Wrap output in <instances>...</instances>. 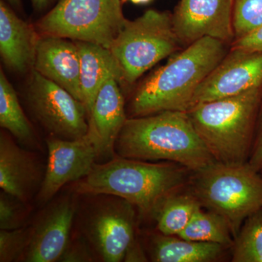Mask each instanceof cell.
Instances as JSON below:
<instances>
[{
  "mask_svg": "<svg viewBox=\"0 0 262 262\" xmlns=\"http://www.w3.org/2000/svg\"><path fill=\"white\" fill-rule=\"evenodd\" d=\"M227 53L226 43L213 38L204 37L189 45L139 85L131 103L133 115L187 113L198 88Z\"/></svg>",
  "mask_w": 262,
  "mask_h": 262,
  "instance_id": "6da1fadb",
  "label": "cell"
},
{
  "mask_svg": "<svg viewBox=\"0 0 262 262\" xmlns=\"http://www.w3.org/2000/svg\"><path fill=\"white\" fill-rule=\"evenodd\" d=\"M115 149L122 158L168 160L194 172L217 163L185 112L127 119Z\"/></svg>",
  "mask_w": 262,
  "mask_h": 262,
  "instance_id": "7a4b0ae2",
  "label": "cell"
},
{
  "mask_svg": "<svg viewBox=\"0 0 262 262\" xmlns=\"http://www.w3.org/2000/svg\"><path fill=\"white\" fill-rule=\"evenodd\" d=\"M186 169L119 156L107 163L95 165L89 175L80 179L77 191L85 194L118 196L143 211H155L184 184Z\"/></svg>",
  "mask_w": 262,
  "mask_h": 262,
  "instance_id": "3957f363",
  "label": "cell"
},
{
  "mask_svg": "<svg viewBox=\"0 0 262 262\" xmlns=\"http://www.w3.org/2000/svg\"><path fill=\"white\" fill-rule=\"evenodd\" d=\"M261 89L196 103L187 112L193 126L217 163H246Z\"/></svg>",
  "mask_w": 262,
  "mask_h": 262,
  "instance_id": "277c9868",
  "label": "cell"
},
{
  "mask_svg": "<svg viewBox=\"0 0 262 262\" xmlns=\"http://www.w3.org/2000/svg\"><path fill=\"white\" fill-rule=\"evenodd\" d=\"M195 173L194 196L229 222L234 237L248 216L261 211L262 175L247 163H214Z\"/></svg>",
  "mask_w": 262,
  "mask_h": 262,
  "instance_id": "5b68a950",
  "label": "cell"
},
{
  "mask_svg": "<svg viewBox=\"0 0 262 262\" xmlns=\"http://www.w3.org/2000/svg\"><path fill=\"white\" fill-rule=\"evenodd\" d=\"M180 44L172 15L149 10L135 20H127L110 49L121 69L123 82L131 84L175 53Z\"/></svg>",
  "mask_w": 262,
  "mask_h": 262,
  "instance_id": "8992f818",
  "label": "cell"
},
{
  "mask_svg": "<svg viewBox=\"0 0 262 262\" xmlns=\"http://www.w3.org/2000/svg\"><path fill=\"white\" fill-rule=\"evenodd\" d=\"M126 21L121 0H60L38 27L44 35L110 49Z\"/></svg>",
  "mask_w": 262,
  "mask_h": 262,
  "instance_id": "52a82bcc",
  "label": "cell"
},
{
  "mask_svg": "<svg viewBox=\"0 0 262 262\" xmlns=\"http://www.w3.org/2000/svg\"><path fill=\"white\" fill-rule=\"evenodd\" d=\"M27 101L51 136L76 140L87 134L89 114L83 103L34 70L29 79Z\"/></svg>",
  "mask_w": 262,
  "mask_h": 262,
  "instance_id": "ba28073f",
  "label": "cell"
},
{
  "mask_svg": "<svg viewBox=\"0 0 262 262\" xmlns=\"http://www.w3.org/2000/svg\"><path fill=\"white\" fill-rule=\"evenodd\" d=\"M234 0H180L172 15L181 44L211 37L226 43L234 40Z\"/></svg>",
  "mask_w": 262,
  "mask_h": 262,
  "instance_id": "9c48e42d",
  "label": "cell"
},
{
  "mask_svg": "<svg viewBox=\"0 0 262 262\" xmlns=\"http://www.w3.org/2000/svg\"><path fill=\"white\" fill-rule=\"evenodd\" d=\"M261 88L262 53L231 48L198 88L193 106Z\"/></svg>",
  "mask_w": 262,
  "mask_h": 262,
  "instance_id": "30bf717a",
  "label": "cell"
},
{
  "mask_svg": "<svg viewBox=\"0 0 262 262\" xmlns=\"http://www.w3.org/2000/svg\"><path fill=\"white\" fill-rule=\"evenodd\" d=\"M47 146V167L38 193V201L42 204L51 201L66 184L89 175L98 158L96 148L86 135L76 140L51 136Z\"/></svg>",
  "mask_w": 262,
  "mask_h": 262,
  "instance_id": "8fae6325",
  "label": "cell"
},
{
  "mask_svg": "<svg viewBox=\"0 0 262 262\" xmlns=\"http://www.w3.org/2000/svg\"><path fill=\"white\" fill-rule=\"evenodd\" d=\"M131 206L125 200L112 203L99 210L90 222V237L104 261H122L134 243V211Z\"/></svg>",
  "mask_w": 262,
  "mask_h": 262,
  "instance_id": "7c38bea8",
  "label": "cell"
},
{
  "mask_svg": "<svg viewBox=\"0 0 262 262\" xmlns=\"http://www.w3.org/2000/svg\"><path fill=\"white\" fill-rule=\"evenodd\" d=\"M75 213V203L71 198H65L52 206L30 230L22 259L27 262L58 261L70 244Z\"/></svg>",
  "mask_w": 262,
  "mask_h": 262,
  "instance_id": "4fadbf2b",
  "label": "cell"
},
{
  "mask_svg": "<svg viewBox=\"0 0 262 262\" xmlns=\"http://www.w3.org/2000/svg\"><path fill=\"white\" fill-rule=\"evenodd\" d=\"M33 67L82 103L80 58L75 41L53 36L39 38Z\"/></svg>",
  "mask_w": 262,
  "mask_h": 262,
  "instance_id": "5bb4252c",
  "label": "cell"
},
{
  "mask_svg": "<svg viewBox=\"0 0 262 262\" xmlns=\"http://www.w3.org/2000/svg\"><path fill=\"white\" fill-rule=\"evenodd\" d=\"M119 84L115 78L103 84L89 116L86 136L96 148L98 158L113 156L117 138L127 120Z\"/></svg>",
  "mask_w": 262,
  "mask_h": 262,
  "instance_id": "9a60e30c",
  "label": "cell"
},
{
  "mask_svg": "<svg viewBox=\"0 0 262 262\" xmlns=\"http://www.w3.org/2000/svg\"><path fill=\"white\" fill-rule=\"evenodd\" d=\"M38 39L32 26L0 2V54L6 67L23 73L34 67Z\"/></svg>",
  "mask_w": 262,
  "mask_h": 262,
  "instance_id": "2e32d148",
  "label": "cell"
},
{
  "mask_svg": "<svg viewBox=\"0 0 262 262\" xmlns=\"http://www.w3.org/2000/svg\"><path fill=\"white\" fill-rule=\"evenodd\" d=\"M40 169L32 154L17 145L9 136H0V187L10 196L24 201L40 179Z\"/></svg>",
  "mask_w": 262,
  "mask_h": 262,
  "instance_id": "e0dca14e",
  "label": "cell"
},
{
  "mask_svg": "<svg viewBox=\"0 0 262 262\" xmlns=\"http://www.w3.org/2000/svg\"><path fill=\"white\" fill-rule=\"evenodd\" d=\"M80 58L82 103L89 116L100 89L110 78L123 82L121 69L110 49L94 43L75 41Z\"/></svg>",
  "mask_w": 262,
  "mask_h": 262,
  "instance_id": "ac0fdd59",
  "label": "cell"
},
{
  "mask_svg": "<svg viewBox=\"0 0 262 262\" xmlns=\"http://www.w3.org/2000/svg\"><path fill=\"white\" fill-rule=\"evenodd\" d=\"M163 235L155 239L153 261L209 262L217 259L225 246L213 243L196 242Z\"/></svg>",
  "mask_w": 262,
  "mask_h": 262,
  "instance_id": "d6986e66",
  "label": "cell"
},
{
  "mask_svg": "<svg viewBox=\"0 0 262 262\" xmlns=\"http://www.w3.org/2000/svg\"><path fill=\"white\" fill-rule=\"evenodd\" d=\"M0 125L26 145L34 140V131L26 117L18 96L4 72H0Z\"/></svg>",
  "mask_w": 262,
  "mask_h": 262,
  "instance_id": "ffe728a7",
  "label": "cell"
},
{
  "mask_svg": "<svg viewBox=\"0 0 262 262\" xmlns=\"http://www.w3.org/2000/svg\"><path fill=\"white\" fill-rule=\"evenodd\" d=\"M232 236L230 225L222 215L210 210L203 211L200 208L179 237L187 241L227 246L233 244Z\"/></svg>",
  "mask_w": 262,
  "mask_h": 262,
  "instance_id": "44dd1931",
  "label": "cell"
},
{
  "mask_svg": "<svg viewBox=\"0 0 262 262\" xmlns=\"http://www.w3.org/2000/svg\"><path fill=\"white\" fill-rule=\"evenodd\" d=\"M201 207L194 195L169 196L157 208L158 229L164 235L179 236Z\"/></svg>",
  "mask_w": 262,
  "mask_h": 262,
  "instance_id": "7402d4cb",
  "label": "cell"
},
{
  "mask_svg": "<svg viewBox=\"0 0 262 262\" xmlns=\"http://www.w3.org/2000/svg\"><path fill=\"white\" fill-rule=\"evenodd\" d=\"M234 262H262V210L248 216L235 237Z\"/></svg>",
  "mask_w": 262,
  "mask_h": 262,
  "instance_id": "603a6c76",
  "label": "cell"
},
{
  "mask_svg": "<svg viewBox=\"0 0 262 262\" xmlns=\"http://www.w3.org/2000/svg\"><path fill=\"white\" fill-rule=\"evenodd\" d=\"M232 24L234 39L262 25V0H234Z\"/></svg>",
  "mask_w": 262,
  "mask_h": 262,
  "instance_id": "cb8c5ba5",
  "label": "cell"
},
{
  "mask_svg": "<svg viewBox=\"0 0 262 262\" xmlns=\"http://www.w3.org/2000/svg\"><path fill=\"white\" fill-rule=\"evenodd\" d=\"M30 230L24 229L0 230V261L10 262L23 258Z\"/></svg>",
  "mask_w": 262,
  "mask_h": 262,
  "instance_id": "d4e9b609",
  "label": "cell"
},
{
  "mask_svg": "<svg viewBox=\"0 0 262 262\" xmlns=\"http://www.w3.org/2000/svg\"><path fill=\"white\" fill-rule=\"evenodd\" d=\"M5 194L2 193L0 196V229H18L21 223L20 208L10 199L9 194Z\"/></svg>",
  "mask_w": 262,
  "mask_h": 262,
  "instance_id": "484cf974",
  "label": "cell"
},
{
  "mask_svg": "<svg viewBox=\"0 0 262 262\" xmlns=\"http://www.w3.org/2000/svg\"><path fill=\"white\" fill-rule=\"evenodd\" d=\"M231 48L262 53V25L244 37L234 39Z\"/></svg>",
  "mask_w": 262,
  "mask_h": 262,
  "instance_id": "4316f807",
  "label": "cell"
},
{
  "mask_svg": "<svg viewBox=\"0 0 262 262\" xmlns=\"http://www.w3.org/2000/svg\"><path fill=\"white\" fill-rule=\"evenodd\" d=\"M91 258L87 250L82 244H76L70 246L68 245L67 249L59 258L60 261H89Z\"/></svg>",
  "mask_w": 262,
  "mask_h": 262,
  "instance_id": "83f0119b",
  "label": "cell"
},
{
  "mask_svg": "<svg viewBox=\"0 0 262 262\" xmlns=\"http://www.w3.org/2000/svg\"><path fill=\"white\" fill-rule=\"evenodd\" d=\"M248 165L256 170V171L261 172L262 170V115L261 122H260L259 129H258L256 141L253 144V149L250 155Z\"/></svg>",
  "mask_w": 262,
  "mask_h": 262,
  "instance_id": "f1b7e54d",
  "label": "cell"
},
{
  "mask_svg": "<svg viewBox=\"0 0 262 262\" xmlns=\"http://www.w3.org/2000/svg\"><path fill=\"white\" fill-rule=\"evenodd\" d=\"M52 0H32L33 6L37 10H41L46 8Z\"/></svg>",
  "mask_w": 262,
  "mask_h": 262,
  "instance_id": "f546056e",
  "label": "cell"
},
{
  "mask_svg": "<svg viewBox=\"0 0 262 262\" xmlns=\"http://www.w3.org/2000/svg\"><path fill=\"white\" fill-rule=\"evenodd\" d=\"M123 2H130V3H134L136 5H144L147 4L151 0H122Z\"/></svg>",
  "mask_w": 262,
  "mask_h": 262,
  "instance_id": "4dcf8cb0",
  "label": "cell"
},
{
  "mask_svg": "<svg viewBox=\"0 0 262 262\" xmlns=\"http://www.w3.org/2000/svg\"><path fill=\"white\" fill-rule=\"evenodd\" d=\"M11 6L19 8L21 5V0H6Z\"/></svg>",
  "mask_w": 262,
  "mask_h": 262,
  "instance_id": "1f68e13d",
  "label": "cell"
},
{
  "mask_svg": "<svg viewBox=\"0 0 262 262\" xmlns=\"http://www.w3.org/2000/svg\"><path fill=\"white\" fill-rule=\"evenodd\" d=\"M260 173H261V175H262V170H261V172H260Z\"/></svg>",
  "mask_w": 262,
  "mask_h": 262,
  "instance_id": "d6a6232c",
  "label": "cell"
}]
</instances>
